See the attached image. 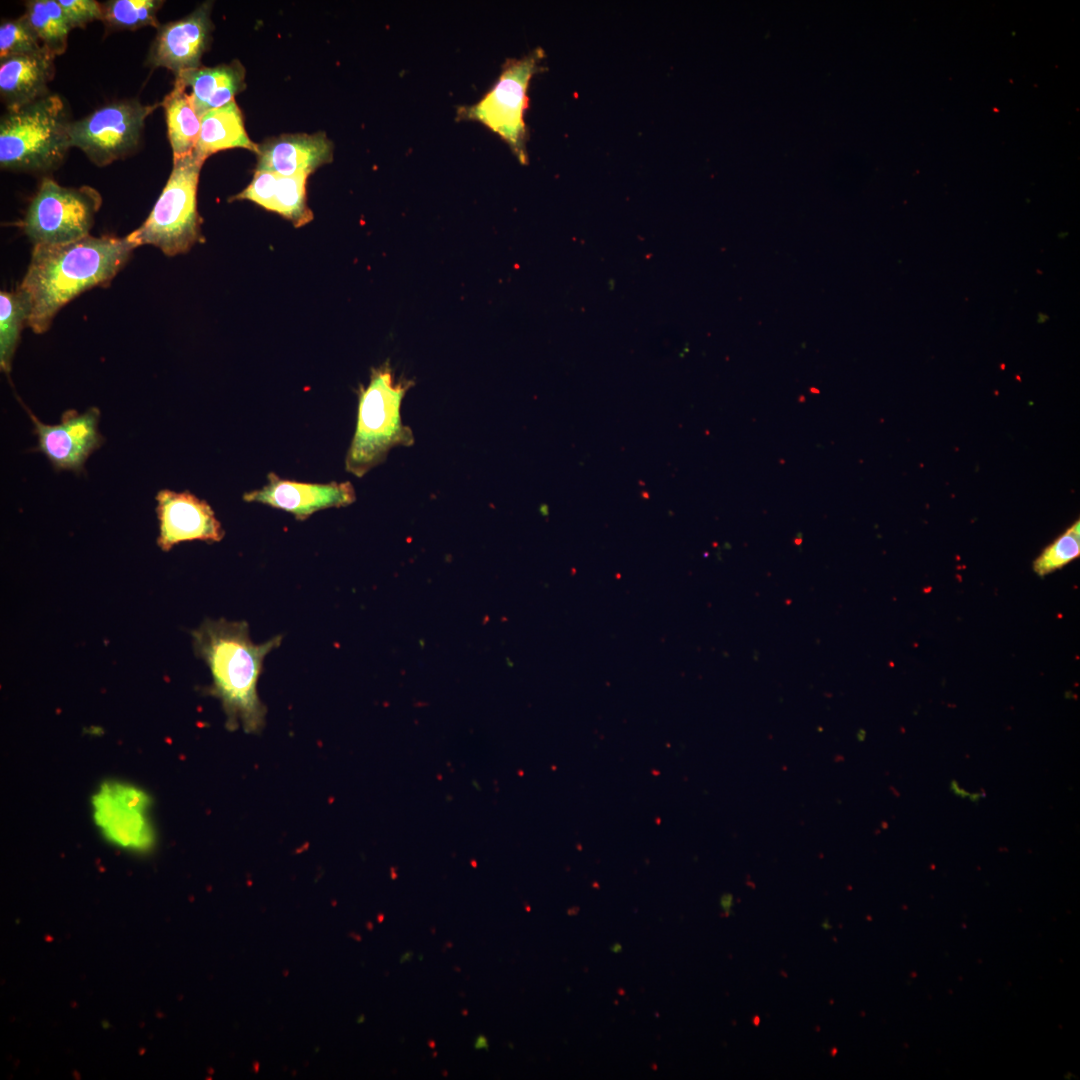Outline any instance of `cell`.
<instances>
[{"label":"cell","mask_w":1080,"mask_h":1080,"mask_svg":"<svg viewBox=\"0 0 1080 1080\" xmlns=\"http://www.w3.org/2000/svg\"><path fill=\"white\" fill-rule=\"evenodd\" d=\"M135 248L126 238L87 236L58 245L33 246L18 286L31 300L28 326L45 333L59 310L94 287L108 286Z\"/></svg>","instance_id":"cell-1"},{"label":"cell","mask_w":1080,"mask_h":1080,"mask_svg":"<svg viewBox=\"0 0 1080 1080\" xmlns=\"http://www.w3.org/2000/svg\"><path fill=\"white\" fill-rule=\"evenodd\" d=\"M195 654L212 675L210 693L222 704L230 730L242 726L246 733L264 728L266 707L257 693L263 660L282 641L277 635L262 644L252 642L244 621L206 619L192 632Z\"/></svg>","instance_id":"cell-2"},{"label":"cell","mask_w":1080,"mask_h":1080,"mask_svg":"<svg viewBox=\"0 0 1080 1080\" xmlns=\"http://www.w3.org/2000/svg\"><path fill=\"white\" fill-rule=\"evenodd\" d=\"M412 382L399 380L388 363L373 368L358 391L354 436L345 458L346 471L362 477L383 463L394 447L411 446L412 430L403 424L401 404Z\"/></svg>","instance_id":"cell-3"},{"label":"cell","mask_w":1080,"mask_h":1080,"mask_svg":"<svg viewBox=\"0 0 1080 1080\" xmlns=\"http://www.w3.org/2000/svg\"><path fill=\"white\" fill-rule=\"evenodd\" d=\"M70 122L62 98L51 93L6 110L0 121L1 168L26 173L57 168L71 148Z\"/></svg>","instance_id":"cell-4"},{"label":"cell","mask_w":1080,"mask_h":1080,"mask_svg":"<svg viewBox=\"0 0 1080 1080\" xmlns=\"http://www.w3.org/2000/svg\"><path fill=\"white\" fill-rule=\"evenodd\" d=\"M203 164L194 152L173 159L170 176L150 214L125 237L134 248L152 245L167 256H176L204 242L197 209Z\"/></svg>","instance_id":"cell-5"},{"label":"cell","mask_w":1080,"mask_h":1080,"mask_svg":"<svg viewBox=\"0 0 1080 1080\" xmlns=\"http://www.w3.org/2000/svg\"><path fill=\"white\" fill-rule=\"evenodd\" d=\"M545 56L537 48L519 59H508L494 86L476 103L460 107L457 117L485 125L499 135L522 164L527 163L528 138L524 121L528 108V87L532 77L543 70Z\"/></svg>","instance_id":"cell-6"},{"label":"cell","mask_w":1080,"mask_h":1080,"mask_svg":"<svg viewBox=\"0 0 1080 1080\" xmlns=\"http://www.w3.org/2000/svg\"><path fill=\"white\" fill-rule=\"evenodd\" d=\"M101 203V195L93 187H64L45 177L21 227L33 246L73 242L90 235Z\"/></svg>","instance_id":"cell-7"},{"label":"cell","mask_w":1080,"mask_h":1080,"mask_svg":"<svg viewBox=\"0 0 1080 1080\" xmlns=\"http://www.w3.org/2000/svg\"><path fill=\"white\" fill-rule=\"evenodd\" d=\"M160 105H143L131 99L102 106L88 116L70 122L71 147L79 148L100 167L123 159L138 148L145 119Z\"/></svg>","instance_id":"cell-8"},{"label":"cell","mask_w":1080,"mask_h":1080,"mask_svg":"<svg viewBox=\"0 0 1080 1080\" xmlns=\"http://www.w3.org/2000/svg\"><path fill=\"white\" fill-rule=\"evenodd\" d=\"M93 820L104 838L115 846L146 851L155 841L148 810L150 798L137 786L107 781L92 796Z\"/></svg>","instance_id":"cell-9"},{"label":"cell","mask_w":1080,"mask_h":1080,"mask_svg":"<svg viewBox=\"0 0 1080 1080\" xmlns=\"http://www.w3.org/2000/svg\"><path fill=\"white\" fill-rule=\"evenodd\" d=\"M24 407L37 437L35 450L43 453L56 471L82 472L88 457L104 442L98 429L100 410L96 407L84 413L66 410L55 425L43 423Z\"/></svg>","instance_id":"cell-10"},{"label":"cell","mask_w":1080,"mask_h":1080,"mask_svg":"<svg viewBox=\"0 0 1080 1080\" xmlns=\"http://www.w3.org/2000/svg\"><path fill=\"white\" fill-rule=\"evenodd\" d=\"M212 7L213 2H204L187 16L160 25L148 52L147 65L166 68L175 76L200 67L212 41Z\"/></svg>","instance_id":"cell-11"},{"label":"cell","mask_w":1080,"mask_h":1080,"mask_svg":"<svg viewBox=\"0 0 1080 1080\" xmlns=\"http://www.w3.org/2000/svg\"><path fill=\"white\" fill-rule=\"evenodd\" d=\"M159 520L157 544L168 552L175 545L192 540L219 542L224 537L221 523L210 505L189 491L160 490L156 497Z\"/></svg>","instance_id":"cell-12"},{"label":"cell","mask_w":1080,"mask_h":1080,"mask_svg":"<svg viewBox=\"0 0 1080 1080\" xmlns=\"http://www.w3.org/2000/svg\"><path fill=\"white\" fill-rule=\"evenodd\" d=\"M243 499L282 509L297 520H305L322 509L352 504L356 493L348 481L304 483L283 479L270 472L267 483L260 489L244 493Z\"/></svg>","instance_id":"cell-13"},{"label":"cell","mask_w":1080,"mask_h":1080,"mask_svg":"<svg viewBox=\"0 0 1080 1080\" xmlns=\"http://www.w3.org/2000/svg\"><path fill=\"white\" fill-rule=\"evenodd\" d=\"M255 170L283 176L307 175L333 160V143L324 132L286 133L258 145Z\"/></svg>","instance_id":"cell-14"},{"label":"cell","mask_w":1080,"mask_h":1080,"mask_svg":"<svg viewBox=\"0 0 1080 1080\" xmlns=\"http://www.w3.org/2000/svg\"><path fill=\"white\" fill-rule=\"evenodd\" d=\"M54 56L45 47L36 53L0 60V96L7 110L26 106L49 93L55 73Z\"/></svg>","instance_id":"cell-15"},{"label":"cell","mask_w":1080,"mask_h":1080,"mask_svg":"<svg viewBox=\"0 0 1080 1080\" xmlns=\"http://www.w3.org/2000/svg\"><path fill=\"white\" fill-rule=\"evenodd\" d=\"M307 175L283 176L255 170L252 181L232 200H250L302 227L313 219L306 201Z\"/></svg>","instance_id":"cell-16"},{"label":"cell","mask_w":1080,"mask_h":1080,"mask_svg":"<svg viewBox=\"0 0 1080 1080\" xmlns=\"http://www.w3.org/2000/svg\"><path fill=\"white\" fill-rule=\"evenodd\" d=\"M245 68L239 60L213 67L200 66L185 70L175 78L190 88V99L199 117L222 107L246 88Z\"/></svg>","instance_id":"cell-17"},{"label":"cell","mask_w":1080,"mask_h":1080,"mask_svg":"<svg viewBox=\"0 0 1080 1080\" xmlns=\"http://www.w3.org/2000/svg\"><path fill=\"white\" fill-rule=\"evenodd\" d=\"M194 154L203 162L212 154L233 148L257 153L258 145L247 135L242 112L235 101L205 112Z\"/></svg>","instance_id":"cell-18"},{"label":"cell","mask_w":1080,"mask_h":1080,"mask_svg":"<svg viewBox=\"0 0 1080 1080\" xmlns=\"http://www.w3.org/2000/svg\"><path fill=\"white\" fill-rule=\"evenodd\" d=\"M161 105L165 112L173 159L192 154L200 134V117L194 109L186 86L179 79L175 78L172 90L164 97Z\"/></svg>","instance_id":"cell-19"},{"label":"cell","mask_w":1080,"mask_h":1080,"mask_svg":"<svg viewBox=\"0 0 1080 1080\" xmlns=\"http://www.w3.org/2000/svg\"><path fill=\"white\" fill-rule=\"evenodd\" d=\"M32 304L30 297L17 287L0 293V367L9 375L21 332L28 326Z\"/></svg>","instance_id":"cell-20"},{"label":"cell","mask_w":1080,"mask_h":1080,"mask_svg":"<svg viewBox=\"0 0 1080 1080\" xmlns=\"http://www.w3.org/2000/svg\"><path fill=\"white\" fill-rule=\"evenodd\" d=\"M24 16L46 49L54 56L65 52L71 29L58 0L27 1Z\"/></svg>","instance_id":"cell-21"},{"label":"cell","mask_w":1080,"mask_h":1080,"mask_svg":"<svg viewBox=\"0 0 1080 1080\" xmlns=\"http://www.w3.org/2000/svg\"><path fill=\"white\" fill-rule=\"evenodd\" d=\"M163 4L161 0L106 1L101 4L102 21L113 30H136L145 26L158 29L157 12Z\"/></svg>","instance_id":"cell-22"},{"label":"cell","mask_w":1080,"mask_h":1080,"mask_svg":"<svg viewBox=\"0 0 1080 1080\" xmlns=\"http://www.w3.org/2000/svg\"><path fill=\"white\" fill-rule=\"evenodd\" d=\"M1080 555V521H1075L1034 560L1033 570L1045 576L1062 568Z\"/></svg>","instance_id":"cell-23"},{"label":"cell","mask_w":1080,"mask_h":1080,"mask_svg":"<svg viewBox=\"0 0 1080 1080\" xmlns=\"http://www.w3.org/2000/svg\"><path fill=\"white\" fill-rule=\"evenodd\" d=\"M44 48L26 17L2 21L0 26V60L10 56L30 54Z\"/></svg>","instance_id":"cell-24"},{"label":"cell","mask_w":1080,"mask_h":1080,"mask_svg":"<svg viewBox=\"0 0 1080 1080\" xmlns=\"http://www.w3.org/2000/svg\"><path fill=\"white\" fill-rule=\"evenodd\" d=\"M70 29L85 28L95 20H102L101 4L94 0H58Z\"/></svg>","instance_id":"cell-25"},{"label":"cell","mask_w":1080,"mask_h":1080,"mask_svg":"<svg viewBox=\"0 0 1080 1080\" xmlns=\"http://www.w3.org/2000/svg\"><path fill=\"white\" fill-rule=\"evenodd\" d=\"M732 900H733V899H732V895H731V894H724V895H723V896L721 897V907H722V909H723L724 911H726V912L730 911V909H731V907H732V902H733Z\"/></svg>","instance_id":"cell-26"},{"label":"cell","mask_w":1080,"mask_h":1080,"mask_svg":"<svg viewBox=\"0 0 1080 1080\" xmlns=\"http://www.w3.org/2000/svg\"><path fill=\"white\" fill-rule=\"evenodd\" d=\"M475 1048L476 1049L488 1048V1040L486 1039L485 1036L480 1035V1036L477 1037V1039L475 1041Z\"/></svg>","instance_id":"cell-27"},{"label":"cell","mask_w":1080,"mask_h":1080,"mask_svg":"<svg viewBox=\"0 0 1080 1080\" xmlns=\"http://www.w3.org/2000/svg\"><path fill=\"white\" fill-rule=\"evenodd\" d=\"M610 950L614 953H619L622 951V946L619 943H615L610 947Z\"/></svg>","instance_id":"cell-28"},{"label":"cell","mask_w":1080,"mask_h":1080,"mask_svg":"<svg viewBox=\"0 0 1080 1080\" xmlns=\"http://www.w3.org/2000/svg\"><path fill=\"white\" fill-rule=\"evenodd\" d=\"M759 1023H760V1018H759V1016H755V1017L753 1018V1024H754L755 1026H758V1025H759Z\"/></svg>","instance_id":"cell-29"},{"label":"cell","mask_w":1080,"mask_h":1080,"mask_svg":"<svg viewBox=\"0 0 1080 1080\" xmlns=\"http://www.w3.org/2000/svg\"><path fill=\"white\" fill-rule=\"evenodd\" d=\"M431 1047H434V1042H429Z\"/></svg>","instance_id":"cell-30"}]
</instances>
